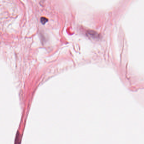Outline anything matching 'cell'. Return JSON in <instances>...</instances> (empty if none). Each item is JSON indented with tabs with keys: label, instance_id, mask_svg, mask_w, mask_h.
Masks as SVG:
<instances>
[{
	"label": "cell",
	"instance_id": "1",
	"mask_svg": "<svg viewBox=\"0 0 144 144\" xmlns=\"http://www.w3.org/2000/svg\"><path fill=\"white\" fill-rule=\"evenodd\" d=\"M47 21H48V19L45 17H42L41 18V22L43 25L45 24Z\"/></svg>",
	"mask_w": 144,
	"mask_h": 144
}]
</instances>
